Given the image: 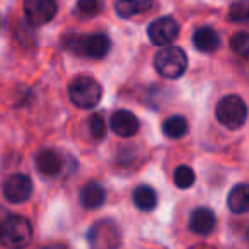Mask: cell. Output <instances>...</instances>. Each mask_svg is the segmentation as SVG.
I'll return each mask as SVG.
<instances>
[{
  "mask_svg": "<svg viewBox=\"0 0 249 249\" xmlns=\"http://www.w3.org/2000/svg\"><path fill=\"white\" fill-rule=\"evenodd\" d=\"M33 225L22 215H7L0 225V242L9 249H22L31 242Z\"/></svg>",
  "mask_w": 249,
  "mask_h": 249,
  "instance_id": "obj_1",
  "label": "cell"
},
{
  "mask_svg": "<svg viewBox=\"0 0 249 249\" xmlns=\"http://www.w3.org/2000/svg\"><path fill=\"white\" fill-rule=\"evenodd\" d=\"M69 97L72 104H75L80 109H92L103 97V87L96 79L89 75L75 77L69 84Z\"/></svg>",
  "mask_w": 249,
  "mask_h": 249,
  "instance_id": "obj_2",
  "label": "cell"
},
{
  "mask_svg": "<svg viewBox=\"0 0 249 249\" xmlns=\"http://www.w3.org/2000/svg\"><path fill=\"white\" fill-rule=\"evenodd\" d=\"M67 48H69L73 55L101 60L109 53L111 41L103 33H94V35H89V36L72 35L67 39Z\"/></svg>",
  "mask_w": 249,
  "mask_h": 249,
  "instance_id": "obj_3",
  "label": "cell"
},
{
  "mask_svg": "<svg viewBox=\"0 0 249 249\" xmlns=\"http://www.w3.org/2000/svg\"><path fill=\"white\" fill-rule=\"evenodd\" d=\"M154 67L157 73L166 79H179L188 69V56L178 46H162L154 58Z\"/></svg>",
  "mask_w": 249,
  "mask_h": 249,
  "instance_id": "obj_4",
  "label": "cell"
},
{
  "mask_svg": "<svg viewBox=\"0 0 249 249\" xmlns=\"http://www.w3.org/2000/svg\"><path fill=\"white\" fill-rule=\"evenodd\" d=\"M215 114L222 126H225L227 130H239L244 126L248 120V106L242 97L225 96L218 101Z\"/></svg>",
  "mask_w": 249,
  "mask_h": 249,
  "instance_id": "obj_5",
  "label": "cell"
},
{
  "mask_svg": "<svg viewBox=\"0 0 249 249\" xmlns=\"http://www.w3.org/2000/svg\"><path fill=\"white\" fill-rule=\"evenodd\" d=\"M89 249H118L121 246V231L113 220H97L87 231Z\"/></svg>",
  "mask_w": 249,
  "mask_h": 249,
  "instance_id": "obj_6",
  "label": "cell"
},
{
  "mask_svg": "<svg viewBox=\"0 0 249 249\" xmlns=\"http://www.w3.org/2000/svg\"><path fill=\"white\" fill-rule=\"evenodd\" d=\"M2 193L11 203H24L33 195V181L28 174L16 173L9 176L2 184Z\"/></svg>",
  "mask_w": 249,
  "mask_h": 249,
  "instance_id": "obj_7",
  "label": "cell"
},
{
  "mask_svg": "<svg viewBox=\"0 0 249 249\" xmlns=\"http://www.w3.org/2000/svg\"><path fill=\"white\" fill-rule=\"evenodd\" d=\"M55 0H24V16L31 26H45L56 14Z\"/></svg>",
  "mask_w": 249,
  "mask_h": 249,
  "instance_id": "obj_8",
  "label": "cell"
},
{
  "mask_svg": "<svg viewBox=\"0 0 249 249\" xmlns=\"http://www.w3.org/2000/svg\"><path fill=\"white\" fill-rule=\"evenodd\" d=\"M147 35H149V39L152 45L167 46L179 35V24L173 18H159L149 24Z\"/></svg>",
  "mask_w": 249,
  "mask_h": 249,
  "instance_id": "obj_9",
  "label": "cell"
},
{
  "mask_svg": "<svg viewBox=\"0 0 249 249\" xmlns=\"http://www.w3.org/2000/svg\"><path fill=\"white\" fill-rule=\"evenodd\" d=\"M109 126H111V130H113L114 135L121 137V139H130V137L139 133L140 121L132 111L118 109L111 114Z\"/></svg>",
  "mask_w": 249,
  "mask_h": 249,
  "instance_id": "obj_10",
  "label": "cell"
},
{
  "mask_svg": "<svg viewBox=\"0 0 249 249\" xmlns=\"http://www.w3.org/2000/svg\"><path fill=\"white\" fill-rule=\"evenodd\" d=\"M217 225V217L213 210L207 207H200L193 210L190 217V229L198 235H210Z\"/></svg>",
  "mask_w": 249,
  "mask_h": 249,
  "instance_id": "obj_11",
  "label": "cell"
},
{
  "mask_svg": "<svg viewBox=\"0 0 249 249\" xmlns=\"http://www.w3.org/2000/svg\"><path fill=\"white\" fill-rule=\"evenodd\" d=\"M36 169L39 174L46 178H53L62 171V157L56 150L53 149H43L36 154Z\"/></svg>",
  "mask_w": 249,
  "mask_h": 249,
  "instance_id": "obj_12",
  "label": "cell"
},
{
  "mask_svg": "<svg viewBox=\"0 0 249 249\" xmlns=\"http://www.w3.org/2000/svg\"><path fill=\"white\" fill-rule=\"evenodd\" d=\"M79 200H80V205H82L86 210H96V208L104 205L106 191H104L103 184L92 181V183H87L86 186L80 188Z\"/></svg>",
  "mask_w": 249,
  "mask_h": 249,
  "instance_id": "obj_13",
  "label": "cell"
},
{
  "mask_svg": "<svg viewBox=\"0 0 249 249\" xmlns=\"http://www.w3.org/2000/svg\"><path fill=\"white\" fill-rule=\"evenodd\" d=\"M193 45L201 53H213L220 46V36H218V33L213 28L203 26V28L195 31Z\"/></svg>",
  "mask_w": 249,
  "mask_h": 249,
  "instance_id": "obj_14",
  "label": "cell"
},
{
  "mask_svg": "<svg viewBox=\"0 0 249 249\" xmlns=\"http://www.w3.org/2000/svg\"><path fill=\"white\" fill-rule=\"evenodd\" d=\"M227 207L232 213H246L249 210V188L246 183L235 184L227 196Z\"/></svg>",
  "mask_w": 249,
  "mask_h": 249,
  "instance_id": "obj_15",
  "label": "cell"
},
{
  "mask_svg": "<svg viewBox=\"0 0 249 249\" xmlns=\"http://www.w3.org/2000/svg\"><path fill=\"white\" fill-rule=\"evenodd\" d=\"M154 5V0H118L114 9L116 14L123 19L133 18V16L143 14V12L150 11Z\"/></svg>",
  "mask_w": 249,
  "mask_h": 249,
  "instance_id": "obj_16",
  "label": "cell"
},
{
  "mask_svg": "<svg viewBox=\"0 0 249 249\" xmlns=\"http://www.w3.org/2000/svg\"><path fill=\"white\" fill-rule=\"evenodd\" d=\"M133 203H135V207L142 212L154 210L157 205L156 190L147 186V184H142V186L135 188V191H133Z\"/></svg>",
  "mask_w": 249,
  "mask_h": 249,
  "instance_id": "obj_17",
  "label": "cell"
},
{
  "mask_svg": "<svg viewBox=\"0 0 249 249\" xmlns=\"http://www.w3.org/2000/svg\"><path fill=\"white\" fill-rule=\"evenodd\" d=\"M162 132L167 139H183L188 133V121L184 120L181 114H174V116H169L162 124Z\"/></svg>",
  "mask_w": 249,
  "mask_h": 249,
  "instance_id": "obj_18",
  "label": "cell"
},
{
  "mask_svg": "<svg viewBox=\"0 0 249 249\" xmlns=\"http://www.w3.org/2000/svg\"><path fill=\"white\" fill-rule=\"evenodd\" d=\"M195 179H196V176L190 166H179L174 171V184L181 190L191 188L195 184Z\"/></svg>",
  "mask_w": 249,
  "mask_h": 249,
  "instance_id": "obj_19",
  "label": "cell"
},
{
  "mask_svg": "<svg viewBox=\"0 0 249 249\" xmlns=\"http://www.w3.org/2000/svg\"><path fill=\"white\" fill-rule=\"evenodd\" d=\"M231 48H232V52L237 53L239 56L246 58V56L249 55V36H248V33L241 31V33H235V35H232Z\"/></svg>",
  "mask_w": 249,
  "mask_h": 249,
  "instance_id": "obj_20",
  "label": "cell"
},
{
  "mask_svg": "<svg viewBox=\"0 0 249 249\" xmlns=\"http://www.w3.org/2000/svg\"><path fill=\"white\" fill-rule=\"evenodd\" d=\"M229 18L231 21L244 22L249 18V0H235L229 9Z\"/></svg>",
  "mask_w": 249,
  "mask_h": 249,
  "instance_id": "obj_21",
  "label": "cell"
},
{
  "mask_svg": "<svg viewBox=\"0 0 249 249\" xmlns=\"http://www.w3.org/2000/svg\"><path fill=\"white\" fill-rule=\"evenodd\" d=\"M103 9L101 0H77V12L82 18H94Z\"/></svg>",
  "mask_w": 249,
  "mask_h": 249,
  "instance_id": "obj_22",
  "label": "cell"
},
{
  "mask_svg": "<svg viewBox=\"0 0 249 249\" xmlns=\"http://www.w3.org/2000/svg\"><path fill=\"white\" fill-rule=\"evenodd\" d=\"M89 130L90 135L96 140H103L106 137V123H104V118L99 113L90 114L89 118Z\"/></svg>",
  "mask_w": 249,
  "mask_h": 249,
  "instance_id": "obj_23",
  "label": "cell"
},
{
  "mask_svg": "<svg viewBox=\"0 0 249 249\" xmlns=\"http://www.w3.org/2000/svg\"><path fill=\"white\" fill-rule=\"evenodd\" d=\"M43 249H67V246H65V244H58V242H55V244L45 246Z\"/></svg>",
  "mask_w": 249,
  "mask_h": 249,
  "instance_id": "obj_24",
  "label": "cell"
},
{
  "mask_svg": "<svg viewBox=\"0 0 249 249\" xmlns=\"http://www.w3.org/2000/svg\"><path fill=\"white\" fill-rule=\"evenodd\" d=\"M7 215H9V213L4 210V208H0V225L4 224V220H5V218H7Z\"/></svg>",
  "mask_w": 249,
  "mask_h": 249,
  "instance_id": "obj_25",
  "label": "cell"
}]
</instances>
